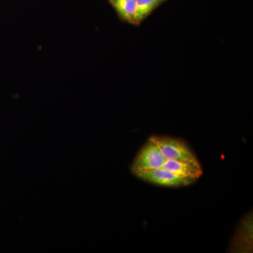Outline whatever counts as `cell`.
I'll return each instance as SVG.
<instances>
[{
    "label": "cell",
    "instance_id": "cell-3",
    "mask_svg": "<svg viewBox=\"0 0 253 253\" xmlns=\"http://www.w3.org/2000/svg\"><path fill=\"white\" fill-rule=\"evenodd\" d=\"M166 161L156 143L149 138L134 158L130 170L134 174L141 171L158 169L163 168Z\"/></svg>",
    "mask_w": 253,
    "mask_h": 253
},
{
    "label": "cell",
    "instance_id": "cell-2",
    "mask_svg": "<svg viewBox=\"0 0 253 253\" xmlns=\"http://www.w3.org/2000/svg\"><path fill=\"white\" fill-rule=\"evenodd\" d=\"M133 174L141 180L162 187H186L194 184L196 181L191 178L177 175L163 168L151 170L141 171Z\"/></svg>",
    "mask_w": 253,
    "mask_h": 253
},
{
    "label": "cell",
    "instance_id": "cell-7",
    "mask_svg": "<svg viewBox=\"0 0 253 253\" xmlns=\"http://www.w3.org/2000/svg\"><path fill=\"white\" fill-rule=\"evenodd\" d=\"M166 0H136V9L134 23L139 24Z\"/></svg>",
    "mask_w": 253,
    "mask_h": 253
},
{
    "label": "cell",
    "instance_id": "cell-4",
    "mask_svg": "<svg viewBox=\"0 0 253 253\" xmlns=\"http://www.w3.org/2000/svg\"><path fill=\"white\" fill-rule=\"evenodd\" d=\"M253 250V214L249 213L239 224L233 238L230 251L234 253H250Z\"/></svg>",
    "mask_w": 253,
    "mask_h": 253
},
{
    "label": "cell",
    "instance_id": "cell-5",
    "mask_svg": "<svg viewBox=\"0 0 253 253\" xmlns=\"http://www.w3.org/2000/svg\"><path fill=\"white\" fill-rule=\"evenodd\" d=\"M163 168L174 174L197 181L203 175V168L200 163L182 162V161L167 160Z\"/></svg>",
    "mask_w": 253,
    "mask_h": 253
},
{
    "label": "cell",
    "instance_id": "cell-6",
    "mask_svg": "<svg viewBox=\"0 0 253 253\" xmlns=\"http://www.w3.org/2000/svg\"><path fill=\"white\" fill-rule=\"evenodd\" d=\"M111 2L121 17L128 22L134 23L136 0H111Z\"/></svg>",
    "mask_w": 253,
    "mask_h": 253
},
{
    "label": "cell",
    "instance_id": "cell-1",
    "mask_svg": "<svg viewBox=\"0 0 253 253\" xmlns=\"http://www.w3.org/2000/svg\"><path fill=\"white\" fill-rule=\"evenodd\" d=\"M149 138L156 143L166 160L200 163L191 146L180 138L163 135H152Z\"/></svg>",
    "mask_w": 253,
    "mask_h": 253
}]
</instances>
